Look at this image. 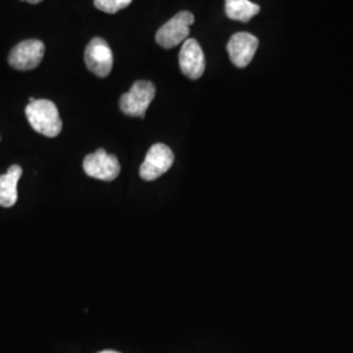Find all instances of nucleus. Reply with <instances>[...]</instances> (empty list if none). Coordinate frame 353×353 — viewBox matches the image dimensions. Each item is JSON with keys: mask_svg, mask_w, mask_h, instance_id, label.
I'll return each mask as SVG.
<instances>
[{"mask_svg": "<svg viewBox=\"0 0 353 353\" xmlns=\"http://www.w3.org/2000/svg\"><path fill=\"white\" fill-rule=\"evenodd\" d=\"M26 115L32 128L38 134L55 138L62 132V119L58 108L50 100H34L26 108Z\"/></svg>", "mask_w": 353, "mask_h": 353, "instance_id": "f257e3e1", "label": "nucleus"}, {"mask_svg": "<svg viewBox=\"0 0 353 353\" xmlns=\"http://www.w3.org/2000/svg\"><path fill=\"white\" fill-rule=\"evenodd\" d=\"M156 87L151 81L138 80L119 100V108L128 117L144 118L153 99Z\"/></svg>", "mask_w": 353, "mask_h": 353, "instance_id": "f03ea898", "label": "nucleus"}, {"mask_svg": "<svg viewBox=\"0 0 353 353\" xmlns=\"http://www.w3.org/2000/svg\"><path fill=\"white\" fill-rule=\"evenodd\" d=\"M195 17L189 11L176 13L156 33V42L164 49H173L185 42L190 34V26L194 24Z\"/></svg>", "mask_w": 353, "mask_h": 353, "instance_id": "7ed1b4c3", "label": "nucleus"}, {"mask_svg": "<svg viewBox=\"0 0 353 353\" xmlns=\"http://www.w3.org/2000/svg\"><path fill=\"white\" fill-rule=\"evenodd\" d=\"M83 168L87 176L106 182L114 181L121 173V164L118 159L103 148H99L97 151L88 154L84 159Z\"/></svg>", "mask_w": 353, "mask_h": 353, "instance_id": "20e7f679", "label": "nucleus"}, {"mask_svg": "<svg viewBox=\"0 0 353 353\" xmlns=\"http://www.w3.org/2000/svg\"><path fill=\"white\" fill-rule=\"evenodd\" d=\"M174 163L172 150L163 143L153 144L145 156L139 169V174L144 181H154L165 174Z\"/></svg>", "mask_w": 353, "mask_h": 353, "instance_id": "39448f33", "label": "nucleus"}, {"mask_svg": "<svg viewBox=\"0 0 353 353\" xmlns=\"http://www.w3.org/2000/svg\"><path fill=\"white\" fill-rule=\"evenodd\" d=\"M45 55V43L39 39H26L17 43L10 52L8 62L14 70H34L42 62Z\"/></svg>", "mask_w": 353, "mask_h": 353, "instance_id": "423d86ee", "label": "nucleus"}, {"mask_svg": "<svg viewBox=\"0 0 353 353\" xmlns=\"http://www.w3.org/2000/svg\"><path fill=\"white\" fill-rule=\"evenodd\" d=\"M113 51L103 38L94 37L85 49V64L99 77H106L113 68Z\"/></svg>", "mask_w": 353, "mask_h": 353, "instance_id": "0eeeda50", "label": "nucleus"}, {"mask_svg": "<svg viewBox=\"0 0 353 353\" xmlns=\"http://www.w3.org/2000/svg\"><path fill=\"white\" fill-rule=\"evenodd\" d=\"M179 68L189 79L196 80L204 74L205 58L202 48L196 39L188 38L179 51Z\"/></svg>", "mask_w": 353, "mask_h": 353, "instance_id": "6e6552de", "label": "nucleus"}, {"mask_svg": "<svg viewBox=\"0 0 353 353\" xmlns=\"http://www.w3.org/2000/svg\"><path fill=\"white\" fill-rule=\"evenodd\" d=\"M258 46H259L258 38L250 33L241 32V33L233 34L229 39L227 46L232 63L239 68L249 65L255 52L258 50Z\"/></svg>", "mask_w": 353, "mask_h": 353, "instance_id": "1a4fd4ad", "label": "nucleus"}, {"mask_svg": "<svg viewBox=\"0 0 353 353\" xmlns=\"http://www.w3.org/2000/svg\"><path fill=\"white\" fill-rule=\"evenodd\" d=\"M23 176L20 165H12L6 174L0 176V205L10 208L17 202V183Z\"/></svg>", "mask_w": 353, "mask_h": 353, "instance_id": "9d476101", "label": "nucleus"}, {"mask_svg": "<svg viewBox=\"0 0 353 353\" xmlns=\"http://www.w3.org/2000/svg\"><path fill=\"white\" fill-rule=\"evenodd\" d=\"M261 12V7L250 0H225V13L230 20L248 23Z\"/></svg>", "mask_w": 353, "mask_h": 353, "instance_id": "9b49d317", "label": "nucleus"}, {"mask_svg": "<svg viewBox=\"0 0 353 353\" xmlns=\"http://www.w3.org/2000/svg\"><path fill=\"white\" fill-rule=\"evenodd\" d=\"M132 0H94V7L102 12L117 13L128 7Z\"/></svg>", "mask_w": 353, "mask_h": 353, "instance_id": "f8f14e48", "label": "nucleus"}, {"mask_svg": "<svg viewBox=\"0 0 353 353\" xmlns=\"http://www.w3.org/2000/svg\"><path fill=\"white\" fill-rule=\"evenodd\" d=\"M23 1H28V3H30V4H37V3H41L42 0H23Z\"/></svg>", "mask_w": 353, "mask_h": 353, "instance_id": "ddd939ff", "label": "nucleus"}, {"mask_svg": "<svg viewBox=\"0 0 353 353\" xmlns=\"http://www.w3.org/2000/svg\"><path fill=\"white\" fill-rule=\"evenodd\" d=\"M99 353H119L117 352V351H112V350H108V351H101V352Z\"/></svg>", "mask_w": 353, "mask_h": 353, "instance_id": "4468645a", "label": "nucleus"}]
</instances>
